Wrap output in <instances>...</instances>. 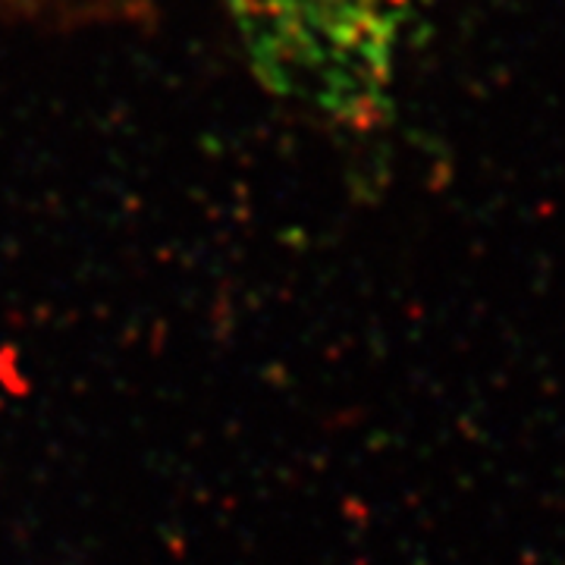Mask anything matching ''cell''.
<instances>
[{
	"mask_svg": "<svg viewBox=\"0 0 565 565\" xmlns=\"http://www.w3.org/2000/svg\"><path fill=\"white\" fill-rule=\"evenodd\" d=\"M258 79L318 120H384L424 0H223Z\"/></svg>",
	"mask_w": 565,
	"mask_h": 565,
	"instance_id": "cell-1",
	"label": "cell"
}]
</instances>
